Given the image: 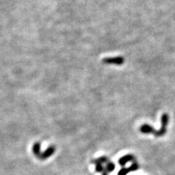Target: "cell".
<instances>
[{
	"instance_id": "cell-1",
	"label": "cell",
	"mask_w": 175,
	"mask_h": 175,
	"mask_svg": "<svg viewBox=\"0 0 175 175\" xmlns=\"http://www.w3.org/2000/svg\"><path fill=\"white\" fill-rule=\"evenodd\" d=\"M56 148L54 146H50L49 148H47V149L44 150L42 153H41L40 156H39V159L41 160H45L47 158H48L49 157H50L52 155L54 154L55 153Z\"/></svg>"
},
{
	"instance_id": "cell-2",
	"label": "cell",
	"mask_w": 175,
	"mask_h": 175,
	"mask_svg": "<svg viewBox=\"0 0 175 175\" xmlns=\"http://www.w3.org/2000/svg\"><path fill=\"white\" fill-rule=\"evenodd\" d=\"M135 157L132 155H125V156L121 157V158L119 159V163H120V166H124L128 162L130 161H134Z\"/></svg>"
},
{
	"instance_id": "cell-3",
	"label": "cell",
	"mask_w": 175,
	"mask_h": 175,
	"mask_svg": "<svg viewBox=\"0 0 175 175\" xmlns=\"http://www.w3.org/2000/svg\"><path fill=\"white\" fill-rule=\"evenodd\" d=\"M140 131L143 133H155L156 130L153 126L149 124H144L140 128Z\"/></svg>"
},
{
	"instance_id": "cell-4",
	"label": "cell",
	"mask_w": 175,
	"mask_h": 175,
	"mask_svg": "<svg viewBox=\"0 0 175 175\" xmlns=\"http://www.w3.org/2000/svg\"><path fill=\"white\" fill-rule=\"evenodd\" d=\"M92 163L96 165L98 164H102V163H108V158L106 156H102L100 158H96V159H93L91 161Z\"/></svg>"
},
{
	"instance_id": "cell-5",
	"label": "cell",
	"mask_w": 175,
	"mask_h": 175,
	"mask_svg": "<svg viewBox=\"0 0 175 175\" xmlns=\"http://www.w3.org/2000/svg\"><path fill=\"white\" fill-rule=\"evenodd\" d=\"M32 151H33V153H34V154L38 158H39L41 155L40 144H39V142H35L34 145H33Z\"/></svg>"
},
{
	"instance_id": "cell-6",
	"label": "cell",
	"mask_w": 175,
	"mask_h": 175,
	"mask_svg": "<svg viewBox=\"0 0 175 175\" xmlns=\"http://www.w3.org/2000/svg\"><path fill=\"white\" fill-rule=\"evenodd\" d=\"M166 133V127L161 126V128L158 131H156L155 132V136L157 137H160V136H163Z\"/></svg>"
},
{
	"instance_id": "cell-7",
	"label": "cell",
	"mask_w": 175,
	"mask_h": 175,
	"mask_svg": "<svg viewBox=\"0 0 175 175\" xmlns=\"http://www.w3.org/2000/svg\"><path fill=\"white\" fill-rule=\"evenodd\" d=\"M115 169V164L113 162H108L106 164V166L105 168V171H107V173L113 172V171Z\"/></svg>"
},
{
	"instance_id": "cell-8",
	"label": "cell",
	"mask_w": 175,
	"mask_h": 175,
	"mask_svg": "<svg viewBox=\"0 0 175 175\" xmlns=\"http://www.w3.org/2000/svg\"><path fill=\"white\" fill-rule=\"evenodd\" d=\"M169 115L166 113L163 114L162 116H161V124H162L161 126H164V127L167 126L168 123H169Z\"/></svg>"
},
{
	"instance_id": "cell-9",
	"label": "cell",
	"mask_w": 175,
	"mask_h": 175,
	"mask_svg": "<svg viewBox=\"0 0 175 175\" xmlns=\"http://www.w3.org/2000/svg\"><path fill=\"white\" fill-rule=\"evenodd\" d=\"M114 60H115V62H116L117 64H121L122 62H123V59H122V58H115ZM113 59H106L104 60V62H106L107 64H110V63L113 62Z\"/></svg>"
},
{
	"instance_id": "cell-10",
	"label": "cell",
	"mask_w": 175,
	"mask_h": 175,
	"mask_svg": "<svg viewBox=\"0 0 175 175\" xmlns=\"http://www.w3.org/2000/svg\"><path fill=\"white\" fill-rule=\"evenodd\" d=\"M139 164L136 162H133L131 166H129V168H128V169H129L130 172L131 171H137L139 169Z\"/></svg>"
},
{
	"instance_id": "cell-11",
	"label": "cell",
	"mask_w": 175,
	"mask_h": 175,
	"mask_svg": "<svg viewBox=\"0 0 175 175\" xmlns=\"http://www.w3.org/2000/svg\"><path fill=\"white\" fill-rule=\"evenodd\" d=\"M129 172L130 171L128 169V168L123 167L118 171V175H127Z\"/></svg>"
},
{
	"instance_id": "cell-12",
	"label": "cell",
	"mask_w": 175,
	"mask_h": 175,
	"mask_svg": "<svg viewBox=\"0 0 175 175\" xmlns=\"http://www.w3.org/2000/svg\"><path fill=\"white\" fill-rule=\"evenodd\" d=\"M96 171L99 173H102L105 171V167L102 166V164L96 165Z\"/></svg>"
},
{
	"instance_id": "cell-13",
	"label": "cell",
	"mask_w": 175,
	"mask_h": 175,
	"mask_svg": "<svg viewBox=\"0 0 175 175\" xmlns=\"http://www.w3.org/2000/svg\"><path fill=\"white\" fill-rule=\"evenodd\" d=\"M102 175H108V173H107V171H104V172H103V174H102Z\"/></svg>"
}]
</instances>
